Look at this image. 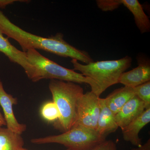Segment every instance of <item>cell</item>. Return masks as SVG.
<instances>
[{
    "instance_id": "9c48e42d",
    "label": "cell",
    "mask_w": 150,
    "mask_h": 150,
    "mask_svg": "<svg viewBox=\"0 0 150 150\" xmlns=\"http://www.w3.org/2000/svg\"><path fill=\"white\" fill-rule=\"evenodd\" d=\"M146 110L145 103L135 96L115 114V120L118 127L123 130Z\"/></svg>"
},
{
    "instance_id": "e0dca14e",
    "label": "cell",
    "mask_w": 150,
    "mask_h": 150,
    "mask_svg": "<svg viewBox=\"0 0 150 150\" xmlns=\"http://www.w3.org/2000/svg\"><path fill=\"white\" fill-rule=\"evenodd\" d=\"M135 95L145 103L146 109L150 108V81L134 88Z\"/></svg>"
},
{
    "instance_id": "7c38bea8",
    "label": "cell",
    "mask_w": 150,
    "mask_h": 150,
    "mask_svg": "<svg viewBox=\"0 0 150 150\" xmlns=\"http://www.w3.org/2000/svg\"><path fill=\"white\" fill-rule=\"evenodd\" d=\"M100 112L96 131L105 138L115 132L118 127L115 121V115L108 107L104 98H99Z\"/></svg>"
},
{
    "instance_id": "8992f818",
    "label": "cell",
    "mask_w": 150,
    "mask_h": 150,
    "mask_svg": "<svg viewBox=\"0 0 150 150\" xmlns=\"http://www.w3.org/2000/svg\"><path fill=\"white\" fill-rule=\"evenodd\" d=\"M99 98L91 91L82 96L78 101L76 120L72 127L82 126L96 130L100 112Z\"/></svg>"
},
{
    "instance_id": "9a60e30c",
    "label": "cell",
    "mask_w": 150,
    "mask_h": 150,
    "mask_svg": "<svg viewBox=\"0 0 150 150\" xmlns=\"http://www.w3.org/2000/svg\"><path fill=\"white\" fill-rule=\"evenodd\" d=\"M24 145L21 135L0 127V150H18Z\"/></svg>"
},
{
    "instance_id": "ffe728a7",
    "label": "cell",
    "mask_w": 150,
    "mask_h": 150,
    "mask_svg": "<svg viewBox=\"0 0 150 150\" xmlns=\"http://www.w3.org/2000/svg\"><path fill=\"white\" fill-rule=\"evenodd\" d=\"M130 150H150V139H149L146 143L142 145L141 146L139 147L134 148V149H131Z\"/></svg>"
},
{
    "instance_id": "52a82bcc",
    "label": "cell",
    "mask_w": 150,
    "mask_h": 150,
    "mask_svg": "<svg viewBox=\"0 0 150 150\" xmlns=\"http://www.w3.org/2000/svg\"><path fill=\"white\" fill-rule=\"evenodd\" d=\"M0 52L3 53L11 62L17 64L23 69L28 77L33 82H37L38 74L35 67L29 62L26 52L18 50L11 44L8 38L4 36L0 30Z\"/></svg>"
},
{
    "instance_id": "ba28073f",
    "label": "cell",
    "mask_w": 150,
    "mask_h": 150,
    "mask_svg": "<svg viewBox=\"0 0 150 150\" xmlns=\"http://www.w3.org/2000/svg\"><path fill=\"white\" fill-rule=\"evenodd\" d=\"M17 103V98L7 93L0 79V105L4 111L7 128L14 133L21 135L26 130L27 126L25 124L19 123L16 118L13 106Z\"/></svg>"
},
{
    "instance_id": "ac0fdd59",
    "label": "cell",
    "mask_w": 150,
    "mask_h": 150,
    "mask_svg": "<svg viewBox=\"0 0 150 150\" xmlns=\"http://www.w3.org/2000/svg\"><path fill=\"white\" fill-rule=\"evenodd\" d=\"M97 4L103 11H112L121 5V0H98Z\"/></svg>"
},
{
    "instance_id": "8fae6325",
    "label": "cell",
    "mask_w": 150,
    "mask_h": 150,
    "mask_svg": "<svg viewBox=\"0 0 150 150\" xmlns=\"http://www.w3.org/2000/svg\"><path fill=\"white\" fill-rule=\"evenodd\" d=\"M150 122V108L146 109L139 117L122 130L124 140L137 147L141 146L142 145V139L139 137V134Z\"/></svg>"
},
{
    "instance_id": "5b68a950",
    "label": "cell",
    "mask_w": 150,
    "mask_h": 150,
    "mask_svg": "<svg viewBox=\"0 0 150 150\" xmlns=\"http://www.w3.org/2000/svg\"><path fill=\"white\" fill-rule=\"evenodd\" d=\"M105 140L106 138L98 134L96 130L76 126L62 134L33 139L30 142L35 144H60L70 150H93Z\"/></svg>"
},
{
    "instance_id": "d6986e66",
    "label": "cell",
    "mask_w": 150,
    "mask_h": 150,
    "mask_svg": "<svg viewBox=\"0 0 150 150\" xmlns=\"http://www.w3.org/2000/svg\"><path fill=\"white\" fill-rule=\"evenodd\" d=\"M93 150H117L115 142L112 140H105Z\"/></svg>"
},
{
    "instance_id": "30bf717a",
    "label": "cell",
    "mask_w": 150,
    "mask_h": 150,
    "mask_svg": "<svg viewBox=\"0 0 150 150\" xmlns=\"http://www.w3.org/2000/svg\"><path fill=\"white\" fill-rule=\"evenodd\" d=\"M138 64L133 69L123 73L118 79V83L134 88L150 81V62L142 59L138 62Z\"/></svg>"
},
{
    "instance_id": "6da1fadb",
    "label": "cell",
    "mask_w": 150,
    "mask_h": 150,
    "mask_svg": "<svg viewBox=\"0 0 150 150\" xmlns=\"http://www.w3.org/2000/svg\"><path fill=\"white\" fill-rule=\"evenodd\" d=\"M0 30L8 37L16 40L24 52L30 49H38L61 57L76 59L85 64L93 62L87 52L67 43L62 33H58L48 38L32 34L14 24L1 10Z\"/></svg>"
},
{
    "instance_id": "3957f363",
    "label": "cell",
    "mask_w": 150,
    "mask_h": 150,
    "mask_svg": "<svg viewBox=\"0 0 150 150\" xmlns=\"http://www.w3.org/2000/svg\"><path fill=\"white\" fill-rule=\"evenodd\" d=\"M132 62V58L129 56L118 60L93 62L85 64L76 59L71 60L74 71L80 72L96 83L98 97L109 87L118 83L120 76L131 67Z\"/></svg>"
},
{
    "instance_id": "277c9868",
    "label": "cell",
    "mask_w": 150,
    "mask_h": 150,
    "mask_svg": "<svg viewBox=\"0 0 150 150\" xmlns=\"http://www.w3.org/2000/svg\"><path fill=\"white\" fill-rule=\"evenodd\" d=\"M26 53L30 63L37 70L38 81L43 79H50L86 83L90 86L91 91L97 95L98 88L96 83L89 78L73 69L62 67L43 56L35 49H30Z\"/></svg>"
},
{
    "instance_id": "44dd1931",
    "label": "cell",
    "mask_w": 150,
    "mask_h": 150,
    "mask_svg": "<svg viewBox=\"0 0 150 150\" xmlns=\"http://www.w3.org/2000/svg\"><path fill=\"white\" fill-rule=\"evenodd\" d=\"M4 126H6V123L4 115L1 112V109H0V127H2Z\"/></svg>"
},
{
    "instance_id": "4fadbf2b",
    "label": "cell",
    "mask_w": 150,
    "mask_h": 150,
    "mask_svg": "<svg viewBox=\"0 0 150 150\" xmlns=\"http://www.w3.org/2000/svg\"><path fill=\"white\" fill-rule=\"evenodd\" d=\"M135 96L134 88L124 86L116 89L104 99L108 107L115 115Z\"/></svg>"
},
{
    "instance_id": "2e32d148",
    "label": "cell",
    "mask_w": 150,
    "mask_h": 150,
    "mask_svg": "<svg viewBox=\"0 0 150 150\" xmlns=\"http://www.w3.org/2000/svg\"><path fill=\"white\" fill-rule=\"evenodd\" d=\"M40 115L42 118L48 122H55L60 117V112L56 103L53 101H48L42 105L40 109Z\"/></svg>"
},
{
    "instance_id": "5bb4252c",
    "label": "cell",
    "mask_w": 150,
    "mask_h": 150,
    "mask_svg": "<svg viewBox=\"0 0 150 150\" xmlns=\"http://www.w3.org/2000/svg\"><path fill=\"white\" fill-rule=\"evenodd\" d=\"M121 4L127 8L134 16L136 25L142 33L149 32L150 21L138 0H121Z\"/></svg>"
},
{
    "instance_id": "7402d4cb",
    "label": "cell",
    "mask_w": 150,
    "mask_h": 150,
    "mask_svg": "<svg viewBox=\"0 0 150 150\" xmlns=\"http://www.w3.org/2000/svg\"><path fill=\"white\" fill-rule=\"evenodd\" d=\"M18 150H29L28 149H25V148H23V147L20 148V149H19ZM70 150L69 149H67V150Z\"/></svg>"
},
{
    "instance_id": "7a4b0ae2",
    "label": "cell",
    "mask_w": 150,
    "mask_h": 150,
    "mask_svg": "<svg viewBox=\"0 0 150 150\" xmlns=\"http://www.w3.org/2000/svg\"><path fill=\"white\" fill-rule=\"evenodd\" d=\"M49 89L60 112V118L54 123L56 129L63 133L69 130L74 124L79 99L83 89L78 84L71 82L51 80Z\"/></svg>"
}]
</instances>
